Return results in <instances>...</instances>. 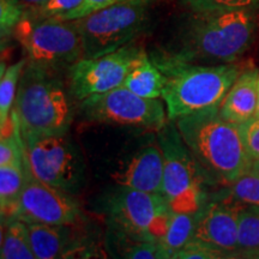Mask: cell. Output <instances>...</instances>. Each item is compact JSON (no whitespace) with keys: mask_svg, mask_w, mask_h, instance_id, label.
<instances>
[{"mask_svg":"<svg viewBox=\"0 0 259 259\" xmlns=\"http://www.w3.org/2000/svg\"><path fill=\"white\" fill-rule=\"evenodd\" d=\"M109 229L136 240L158 242L173 210L162 194L118 186L103 202Z\"/></svg>","mask_w":259,"mask_h":259,"instance_id":"obj_8","label":"cell"},{"mask_svg":"<svg viewBox=\"0 0 259 259\" xmlns=\"http://www.w3.org/2000/svg\"><path fill=\"white\" fill-rule=\"evenodd\" d=\"M19 2L24 8L25 12H31L44 4H46L48 0H19Z\"/></svg>","mask_w":259,"mask_h":259,"instance_id":"obj_32","label":"cell"},{"mask_svg":"<svg viewBox=\"0 0 259 259\" xmlns=\"http://www.w3.org/2000/svg\"><path fill=\"white\" fill-rule=\"evenodd\" d=\"M84 0H48L46 4L25 14L41 16V17L70 19L82 8Z\"/></svg>","mask_w":259,"mask_h":259,"instance_id":"obj_27","label":"cell"},{"mask_svg":"<svg viewBox=\"0 0 259 259\" xmlns=\"http://www.w3.org/2000/svg\"><path fill=\"white\" fill-rule=\"evenodd\" d=\"M63 259H112L106 244L90 238L78 236L65 252Z\"/></svg>","mask_w":259,"mask_h":259,"instance_id":"obj_26","label":"cell"},{"mask_svg":"<svg viewBox=\"0 0 259 259\" xmlns=\"http://www.w3.org/2000/svg\"><path fill=\"white\" fill-rule=\"evenodd\" d=\"M56 70L27 63L12 112L23 137L67 135L73 120L70 90Z\"/></svg>","mask_w":259,"mask_h":259,"instance_id":"obj_4","label":"cell"},{"mask_svg":"<svg viewBox=\"0 0 259 259\" xmlns=\"http://www.w3.org/2000/svg\"><path fill=\"white\" fill-rule=\"evenodd\" d=\"M164 74L162 99L166 103L168 120L193 113L219 108L227 93L245 69L239 64L200 65L174 58L167 52L150 56Z\"/></svg>","mask_w":259,"mask_h":259,"instance_id":"obj_3","label":"cell"},{"mask_svg":"<svg viewBox=\"0 0 259 259\" xmlns=\"http://www.w3.org/2000/svg\"><path fill=\"white\" fill-rule=\"evenodd\" d=\"M251 167L253 168V169H254L255 171H257V173L259 174V160H258V161H253V162H252Z\"/></svg>","mask_w":259,"mask_h":259,"instance_id":"obj_34","label":"cell"},{"mask_svg":"<svg viewBox=\"0 0 259 259\" xmlns=\"http://www.w3.org/2000/svg\"><path fill=\"white\" fill-rule=\"evenodd\" d=\"M240 134L244 141L246 151L253 161L259 160V118H252L250 120L239 125Z\"/></svg>","mask_w":259,"mask_h":259,"instance_id":"obj_29","label":"cell"},{"mask_svg":"<svg viewBox=\"0 0 259 259\" xmlns=\"http://www.w3.org/2000/svg\"><path fill=\"white\" fill-rule=\"evenodd\" d=\"M236 252L252 259H259V206H241Z\"/></svg>","mask_w":259,"mask_h":259,"instance_id":"obj_22","label":"cell"},{"mask_svg":"<svg viewBox=\"0 0 259 259\" xmlns=\"http://www.w3.org/2000/svg\"><path fill=\"white\" fill-rule=\"evenodd\" d=\"M259 0H180L192 12L254 10Z\"/></svg>","mask_w":259,"mask_h":259,"instance_id":"obj_25","label":"cell"},{"mask_svg":"<svg viewBox=\"0 0 259 259\" xmlns=\"http://www.w3.org/2000/svg\"><path fill=\"white\" fill-rule=\"evenodd\" d=\"M142 50V47L130 44L105 56L82 58L69 69L71 96L82 102L88 97L121 87Z\"/></svg>","mask_w":259,"mask_h":259,"instance_id":"obj_11","label":"cell"},{"mask_svg":"<svg viewBox=\"0 0 259 259\" xmlns=\"http://www.w3.org/2000/svg\"><path fill=\"white\" fill-rule=\"evenodd\" d=\"M79 111L88 121L156 131H160L169 121L160 100L138 96L122 85L88 97L80 102Z\"/></svg>","mask_w":259,"mask_h":259,"instance_id":"obj_10","label":"cell"},{"mask_svg":"<svg viewBox=\"0 0 259 259\" xmlns=\"http://www.w3.org/2000/svg\"><path fill=\"white\" fill-rule=\"evenodd\" d=\"M255 118H259V96H258V103H257V109H255Z\"/></svg>","mask_w":259,"mask_h":259,"instance_id":"obj_35","label":"cell"},{"mask_svg":"<svg viewBox=\"0 0 259 259\" xmlns=\"http://www.w3.org/2000/svg\"><path fill=\"white\" fill-rule=\"evenodd\" d=\"M163 155L162 196L174 212H197L205 205L204 184L209 183L186 144L176 121H168L158 131Z\"/></svg>","mask_w":259,"mask_h":259,"instance_id":"obj_5","label":"cell"},{"mask_svg":"<svg viewBox=\"0 0 259 259\" xmlns=\"http://www.w3.org/2000/svg\"><path fill=\"white\" fill-rule=\"evenodd\" d=\"M254 29L253 10L191 11L164 52L191 64H232L250 47Z\"/></svg>","mask_w":259,"mask_h":259,"instance_id":"obj_1","label":"cell"},{"mask_svg":"<svg viewBox=\"0 0 259 259\" xmlns=\"http://www.w3.org/2000/svg\"><path fill=\"white\" fill-rule=\"evenodd\" d=\"M30 244L36 259H63L65 252L78 238L72 226L27 223Z\"/></svg>","mask_w":259,"mask_h":259,"instance_id":"obj_16","label":"cell"},{"mask_svg":"<svg viewBox=\"0 0 259 259\" xmlns=\"http://www.w3.org/2000/svg\"><path fill=\"white\" fill-rule=\"evenodd\" d=\"M229 198L242 205L259 206V174L250 167L235 181L229 184Z\"/></svg>","mask_w":259,"mask_h":259,"instance_id":"obj_24","label":"cell"},{"mask_svg":"<svg viewBox=\"0 0 259 259\" xmlns=\"http://www.w3.org/2000/svg\"><path fill=\"white\" fill-rule=\"evenodd\" d=\"M164 82V74L147 52L142 50L132 63L122 87L145 99H158L162 97Z\"/></svg>","mask_w":259,"mask_h":259,"instance_id":"obj_17","label":"cell"},{"mask_svg":"<svg viewBox=\"0 0 259 259\" xmlns=\"http://www.w3.org/2000/svg\"><path fill=\"white\" fill-rule=\"evenodd\" d=\"M149 2L121 3L96 10L77 19L83 58H97L127 46L147 29Z\"/></svg>","mask_w":259,"mask_h":259,"instance_id":"obj_7","label":"cell"},{"mask_svg":"<svg viewBox=\"0 0 259 259\" xmlns=\"http://www.w3.org/2000/svg\"><path fill=\"white\" fill-rule=\"evenodd\" d=\"M258 90H259V78H258Z\"/></svg>","mask_w":259,"mask_h":259,"instance_id":"obj_36","label":"cell"},{"mask_svg":"<svg viewBox=\"0 0 259 259\" xmlns=\"http://www.w3.org/2000/svg\"><path fill=\"white\" fill-rule=\"evenodd\" d=\"M2 222L0 259H36L30 244L27 223L17 219Z\"/></svg>","mask_w":259,"mask_h":259,"instance_id":"obj_21","label":"cell"},{"mask_svg":"<svg viewBox=\"0 0 259 259\" xmlns=\"http://www.w3.org/2000/svg\"><path fill=\"white\" fill-rule=\"evenodd\" d=\"M220 255L221 254L206 250V248L190 245L181 252L177 259H219Z\"/></svg>","mask_w":259,"mask_h":259,"instance_id":"obj_31","label":"cell"},{"mask_svg":"<svg viewBox=\"0 0 259 259\" xmlns=\"http://www.w3.org/2000/svg\"><path fill=\"white\" fill-rule=\"evenodd\" d=\"M15 219L25 223L73 226L82 220V211L72 194L41 183L27 169V180Z\"/></svg>","mask_w":259,"mask_h":259,"instance_id":"obj_12","label":"cell"},{"mask_svg":"<svg viewBox=\"0 0 259 259\" xmlns=\"http://www.w3.org/2000/svg\"><path fill=\"white\" fill-rule=\"evenodd\" d=\"M200 210L197 212L173 211L166 233L161 240L156 242L162 258L177 259L190 245Z\"/></svg>","mask_w":259,"mask_h":259,"instance_id":"obj_18","label":"cell"},{"mask_svg":"<svg viewBox=\"0 0 259 259\" xmlns=\"http://www.w3.org/2000/svg\"><path fill=\"white\" fill-rule=\"evenodd\" d=\"M25 10L19 0H0V29L2 38L9 37L21 19L23 18Z\"/></svg>","mask_w":259,"mask_h":259,"instance_id":"obj_28","label":"cell"},{"mask_svg":"<svg viewBox=\"0 0 259 259\" xmlns=\"http://www.w3.org/2000/svg\"><path fill=\"white\" fill-rule=\"evenodd\" d=\"M131 2H149V0H84V4L82 5L78 11L74 14L71 19H77L83 17V16L92 14L96 10L107 8V6L121 4V3H131Z\"/></svg>","mask_w":259,"mask_h":259,"instance_id":"obj_30","label":"cell"},{"mask_svg":"<svg viewBox=\"0 0 259 259\" xmlns=\"http://www.w3.org/2000/svg\"><path fill=\"white\" fill-rule=\"evenodd\" d=\"M116 186L162 194L163 155L160 145H147L136 153L120 170L113 174Z\"/></svg>","mask_w":259,"mask_h":259,"instance_id":"obj_14","label":"cell"},{"mask_svg":"<svg viewBox=\"0 0 259 259\" xmlns=\"http://www.w3.org/2000/svg\"><path fill=\"white\" fill-rule=\"evenodd\" d=\"M259 72L255 69H245L227 93L219 113L222 119L234 124L254 118L258 103Z\"/></svg>","mask_w":259,"mask_h":259,"instance_id":"obj_15","label":"cell"},{"mask_svg":"<svg viewBox=\"0 0 259 259\" xmlns=\"http://www.w3.org/2000/svg\"><path fill=\"white\" fill-rule=\"evenodd\" d=\"M28 63L59 70L83 58V42L73 21L24 14L12 34Z\"/></svg>","mask_w":259,"mask_h":259,"instance_id":"obj_6","label":"cell"},{"mask_svg":"<svg viewBox=\"0 0 259 259\" xmlns=\"http://www.w3.org/2000/svg\"><path fill=\"white\" fill-rule=\"evenodd\" d=\"M105 244L112 259H163L156 242L136 240L112 229H108Z\"/></svg>","mask_w":259,"mask_h":259,"instance_id":"obj_20","label":"cell"},{"mask_svg":"<svg viewBox=\"0 0 259 259\" xmlns=\"http://www.w3.org/2000/svg\"><path fill=\"white\" fill-rule=\"evenodd\" d=\"M28 60L22 59L4 69L2 65V78H0V126L2 128L8 124L14 109L16 95L22 73L27 66Z\"/></svg>","mask_w":259,"mask_h":259,"instance_id":"obj_23","label":"cell"},{"mask_svg":"<svg viewBox=\"0 0 259 259\" xmlns=\"http://www.w3.org/2000/svg\"><path fill=\"white\" fill-rule=\"evenodd\" d=\"M241 206L242 204L234 202L229 197L206 203L200 210L190 245L221 255L238 251L239 212Z\"/></svg>","mask_w":259,"mask_h":259,"instance_id":"obj_13","label":"cell"},{"mask_svg":"<svg viewBox=\"0 0 259 259\" xmlns=\"http://www.w3.org/2000/svg\"><path fill=\"white\" fill-rule=\"evenodd\" d=\"M27 180L25 164L0 167V210L2 221L15 219Z\"/></svg>","mask_w":259,"mask_h":259,"instance_id":"obj_19","label":"cell"},{"mask_svg":"<svg viewBox=\"0 0 259 259\" xmlns=\"http://www.w3.org/2000/svg\"><path fill=\"white\" fill-rule=\"evenodd\" d=\"M25 167L35 179L72 194L82 186V154L67 135L23 137Z\"/></svg>","mask_w":259,"mask_h":259,"instance_id":"obj_9","label":"cell"},{"mask_svg":"<svg viewBox=\"0 0 259 259\" xmlns=\"http://www.w3.org/2000/svg\"><path fill=\"white\" fill-rule=\"evenodd\" d=\"M219 108L181 116L176 124L209 183L229 185L251 167L252 160L239 124L222 119Z\"/></svg>","mask_w":259,"mask_h":259,"instance_id":"obj_2","label":"cell"},{"mask_svg":"<svg viewBox=\"0 0 259 259\" xmlns=\"http://www.w3.org/2000/svg\"><path fill=\"white\" fill-rule=\"evenodd\" d=\"M219 259H252L247 255L239 253V252H233V253H227V254H222L220 255Z\"/></svg>","mask_w":259,"mask_h":259,"instance_id":"obj_33","label":"cell"}]
</instances>
